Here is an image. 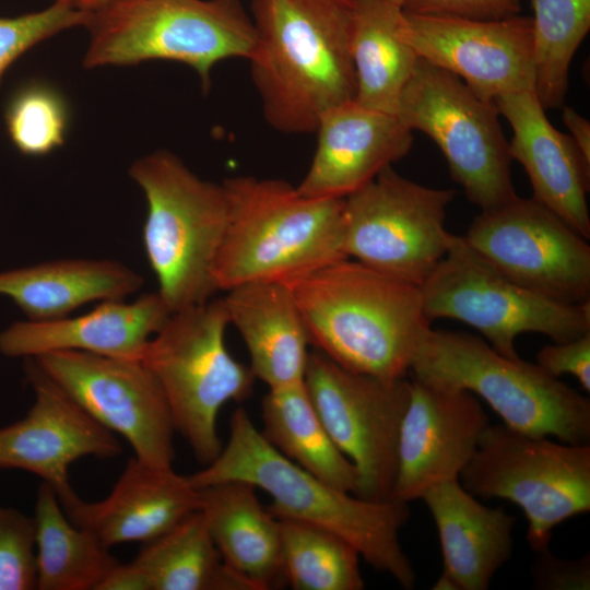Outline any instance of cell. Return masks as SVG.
I'll use <instances>...</instances> for the list:
<instances>
[{
	"label": "cell",
	"instance_id": "cell-1",
	"mask_svg": "<svg viewBox=\"0 0 590 590\" xmlns=\"http://www.w3.org/2000/svg\"><path fill=\"white\" fill-rule=\"evenodd\" d=\"M249 13L250 75L273 129L315 132L327 110L355 99V0H252Z\"/></svg>",
	"mask_w": 590,
	"mask_h": 590
},
{
	"label": "cell",
	"instance_id": "cell-2",
	"mask_svg": "<svg viewBox=\"0 0 590 590\" xmlns=\"http://www.w3.org/2000/svg\"><path fill=\"white\" fill-rule=\"evenodd\" d=\"M187 477L194 488L248 482L270 495L267 508L275 518L335 533L402 588L415 585V571L399 539L411 516L409 504L364 499L315 476L278 451L243 408L232 415L229 438L220 455Z\"/></svg>",
	"mask_w": 590,
	"mask_h": 590
},
{
	"label": "cell",
	"instance_id": "cell-3",
	"mask_svg": "<svg viewBox=\"0 0 590 590\" xmlns=\"http://www.w3.org/2000/svg\"><path fill=\"white\" fill-rule=\"evenodd\" d=\"M283 282L319 352L349 370L384 380L410 373L430 329L420 286L351 258Z\"/></svg>",
	"mask_w": 590,
	"mask_h": 590
},
{
	"label": "cell",
	"instance_id": "cell-4",
	"mask_svg": "<svg viewBox=\"0 0 590 590\" xmlns=\"http://www.w3.org/2000/svg\"><path fill=\"white\" fill-rule=\"evenodd\" d=\"M227 227L216 255L217 291L255 281H286L347 258L344 198H309L276 178L222 181Z\"/></svg>",
	"mask_w": 590,
	"mask_h": 590
},
{
	"label": "cell",
	"instance_id": "cell-5",
	"mask_svg": "<svg viewBox=\"0 0 590 590\" xmlns=\"http://www.w3.org/2000/svg\"><path fill=\"white\" fill-rule=\"evenodd\" d=\"M148 213L143 245L172 312L212 298L213 267L228 222L223 184L200 178L168 150L146 154L129 168Z\"/></svg>",
	"mask_w": 590,
	"mask_h": 590
},
{
	"label": "cell",
	"instance_id": "cell-6",
	"mask_svg": "<svg viewBox=\"0 0 590 590\" xmlns=\"http://www.w3.org/2000/svg\"><path fill=\"white\" fill-rule=\"evenodd\" d=\"M85 28V68L177 61L197 72L204 91L213 67L249 60L257 38L240 0H110L91 12Z\"/></svg>",
	"mask_w": 590,
	"mask_h": 590
},
{
	"label": "cell",
	"instance_id": "cell-7",
	"mask_svg": "<svg viewBox=\"0 0 590 590\" xmlns=\"http://www.w3.org/2000/svg\"><path fill=\"white\" fill-rule=\"evenodd\" d=\"M410 373L441 387L480 396L503 424L520 433L554 436L564 444L590 440V401L538 364L508 358L483 339L429 329Z\"/></svg>",
	"mask_w": 590,
	"mask_h": 590
},
{
	"label": "cell",
	"instance_id": "cell-8",
	"mask_svg": "<svg viewBox=\"0 0 590 590\" xmlns=\"http://www.w3.org/2000/svg\"><path fill=\"white\" fill-rule=\"evenodd\" d=\"M228 324L223 298L174 311L141 358L162 388L176 432L203 465L223 448L217 434L221 408L247 399L256 379L229 354Z\"/></svg>",
	"mask_w": 590,
	"mask_h": 590
},
{
	"label": "cell",
	"instance_id": "cell-9",
	"mask_svg": "<svg viewBox=\"0 0 590 590\" xmlns=\"http://www.w3.org/2000/svg\"><path fill=\"white\" fill-rule=\"evenodd\" d=\"M426 318H450L480 331L499 354L519 358L526 332L566 342L590 332V302L565 304L531 292L500 273L465 238L451 235L445 257L420 286Z\"/></svg>",
	"mask_w": 590,
	"mask_h": 590
},
{
	"label": "cell",
	"instance_id": "cell-10",
	"mask_svg": "<svg viewBox=\"0 0 590 590\" xmlns=\"http://www.w3.org/2000/svg\"><path fill=\"white\" fill-rule=\"evenodd\" d=\"M459 481L475 497L519 506L529 523L527 541L539 552L550 548L555 527L590 509V446L489 424Z\"/></svg>",
	"mask_w": 590,
	"mask_h": 590
},
{
	"label": "cell",
	"instance_id": "cell-11",
	"mask_svg": "<svg viewBox=\"0 0 590 590\" xmlns=\"http://www.w3.org/2000/svg\"><path fill=\"white\" fill-rule=\"evenodd\" d=\"M397 116L410 130L422 131L436 143L452 179L481 211L518 196L509 142L495 104L480 98L457 75L418 58Z\"/></svg>",
	"mask_w": 590,
	"mask_h": 590
},
{
	"label": "cell",
	"instance_id": "cell-12",
	"mask_svg": "<svg viewBox=\"0 0 590 590\" xmlns=\"http://www.w3.org/2000/svg\"><path fill=\"white\" fill-rule=\"evenodd\" d=\"M453 189L426 187L392 166L344 198L343 245L347 258L421 286L448 251L446 229Z\"/></svg>",
	"mask_w": 590,
	"mask_h": 590
},
{
	"label": "cell",
	"instance_id": "cell-13",
	"mask_svg": "<svg viewBox=\"0 0 590 590\" xmlns=\"http://www.w3.org/2000/svg\"><path fill=\"white\" fill-rule=\"evenodd\" d=\"M304 384L329 436L356 469L355 495L391 500L411 380L355 373L318 351L309 354Z\"/></svg>",
	"mask_w": 590,
	"mask_h": 590
},
{
	"label": "cell",
	"instance_id": "cell-14",
	"mask_svg": "<svg viewBox=\"0 0 590 590\" xmlns=\"http://www.w3.org/2000/svg\"><path fill=\"white\" fill-rule=\"evenodd\" d=\"M464 236L520 286L559 303L590 302L587 239L532 197L481 211Z\"/></svg>",
	"mask_w": 590,
	"mask_h": 590
},
{
	"label": "cell",
	"instance_id": "cell-15",
	"mask_svg": "<svg viewBox=\"0 0 590 590\" xmlns=\"http://www.w3.org/2000/svg\"><path fill=\"white\" fill-rule=\"evenodd\" d=\"M93 420L125 438L139 460L173 467L176 432L161 386L141 361L81 351L32 357Z\"/></svg>",
	"mask_w": 590,
	"mask_h": 590
},
{
	"label": "cell",
	"instance_id": "cell-16",
	"mask_svg": "<svg viewBox=\"0 0 590 590\" xmlns=\"http://www.w3.org/2000/svg\"><path fill=\"white\" fill-rule=\"evenodd\" d=\"M403 13L404 37L418 58L457 75L480 98L494 103L506 94L534 91L530 16L472 21Z\"/></svg>",
	"mask_w": 590,
	"mask_h": 590
},
{
	"label": "cell",
	"instance_id": "cell-17",
	"mask_svg": "<svg viewBox=\"0 0 590 590\" xmlns=\"http://www.w3.org/2000/svg\"><path fill=\"white\" fill-rule=\"evenodd\" d=\"M24 374L34 391V402L23 418L0 427V468L37 475L62 502L76 494L69 479L72 463L84 457H118L122 446L34 358H24Z\"/></svg>",
	"mask_w": 590,
	"mask_h": 590
},
{
	"label": "cell",
	"instance_id": "cell-18",
	"mask_svg": "<svg viewBox=\"0 0 590 590\" xmlns=\"http://www.w3.org/2000/svg\"><path fill=\"white\" fill-rule=\"evenodd\" d=\"M488 425L473 393L412 377L390 499L409 504L432 486L459 479Z\"/></svg>",
	"mask_w": 590,
	"mask_h": 590
},
{
	"label": "cell",
	"instance_id": "cell-19",
	"mask_svg": "<svg viewBox=\"0 0 590 590\" xmlns=\"http://www.w3.org/2000/svg\"><path fill=\"white\" fill-rule=\"evenodd\" d=\"M310 166L296 187L309 198H346L412 149L413 131L399 117L355 99L327 110Z\"/></svg>",
	"mask_w": 590,
	"mask_h": 590
},
{
	"label": "cell",
	"instance_id": "cell-20",
	"mask_svg": "<svg viewBox=\"0 0 590 590\" xmlns=\"http://www.w3.org/2000/svg\"><path fill=\"white\" fill-rule=\"evenodd\" d=\"M60 504L72 523L110 548L156 539L200 510L201 499L199 489L173 467L151 465L133 456L102 500L85 502L74 494Z\"/></svg>",
	"mask_w": 590,
	"mask_h": 590
},
{
	"label": "cell",
	"instance_id": "cell-21",
	"mask_svg": "<svg viewBox=\"0 0 590 590\" xmlns=\"http://www.w3.org/2000/svg\"><path fill=\"white\" fill-rule=\"evenodd\" d=\"M170 314L158 292L141 294L132 302L104 300L76 317L11 323L0 332V353L24 359L54 351H81L141 361Z\"/></svg>",
	"mask_w": 590,
	"mask_h": 590
},
{
	"label": "cell",
	"instance_id": "cell-22",
	"mask_svg": "<svg viewBox=\"0 0 590 590\" xmlns=\"http://www.w3.org/2000/svg\"><path fill=\"white\" fill-rule=\"evenodd\" d=\"M494 104L511 127L510 155L524 168L532 198L588 240L590 163L570 135L548 121L534 91L506 94Z\"/></svg>",
	"mask_w": 590,
	"mask_h": 590
},
{
	"label": "cell",
	"instance_id": "cell-23",
	"mask_svg": "<svg viewBox=\"0 0 590 590\" xmlns=\"http://www.w3.org/2000/svg\"><path fill=\"white\" fill-rule=\"evenodd\" d=\"M438 531L444 570L456 590H486L510 558L516 518L503 507L481 504L453 479L421 497Z\"/></svg>",
	"mask_w": 590,
	"mask_h": 590
},
{
	"label": "cell",
	"instance_id": "cell-24",
	"mask_svg": "<svg viewBox=\"0 0 590 590\" xmlns=\"http://www.w3.org/2000/svg\"><path fill=\"white\" fill-rule=\"evenodd\" d=\"M223 302L248 350L255 378L269 389L303 382L310 343L288 285L247 282L229 288Z\"/></svg>",
	"mask_w": 590,
	"mask_h": 590
},
{
	"label": "cell",
	"instance_id": "cell-25",
	"mask_svg": "<svg viewBox=\"0 0 590 590\" xmlns=\"http://www.w3.org/2000/svg\"><path fill=\"white\" fill-rule=\"evenodd\" d=\"M197 489L200 510L225 565L250 590L285 583L280 522L258 499L257 487L225 481Z\"/></svg>",
	"mask_w": 590,
	"mask_h": 590
},
{
	"label": "cell",
	"instance_id": "cell-26",
	"mask_svg": "<svg viewBox=\"0 0 590 590\" xmlns=\"http://www.w3.org/2000/svg\"><path fill=\"white\" fill-rule=\"evenodd\" d=\"M142 284L140 273L111 259H56L0 272V295L34 321L63 318L93 302L125 299Z\"/></svg>",
	"mask_w": 590,
	"mask_h": 590
},
{
	"label": "cell",
	"instance_id": "cell-27",
	"mask_svg": "<svg viewBox=\"0 0 590 590\" xmlns=\"http://www.w3.org/2000/svg\"><path fill=\"white\" fill-rule=\"evenodd\" d=\"M402 7L388 0H355L351 54L355 101L394 114L418 56L403 34Z\"/></svg>",
	"mask_w": 590,
	"mask_h": 590
},
{
	"label": "cell",
	"instance_id": "cell-28",
	"mask_svg": "<svg viewBox=\"0 0 590 590\" xmlns=\"http://www.w3.org/2000/svg\"><path fill=\"white\" fill-rule=\"evenodd\" d=\"M261 417V433L278 451L322 481L356 494V469L329 436L304 381L269 389Z\"/></svg>",
	"mask_w": 590,
	"mask_h": 590
},
{
	"label": "cell",
	"instance_id": "cell-29",
	"mask_svg": "<svg viewBox=\"0 0 590 590\" xmlns=\"http://www.w3.org/2000/svg\"><path fill=\"white\" fill-rule=\"evenodd\" d=\"M38 590H97L119 560L93 533L66 515L55 489L42 482L35 503Z\"/></svg>",
	"mask_w": 590,
	"mask_h": 590
},
{
	"label": "cell",
	"instance_id": "cell-30",
	"mask_svg": "<svg viewBox=\"0 0 590 590\" xmlns=\"http://www.w3.org/2000/svg\"><path fill=\"white\" fill-rule=\"evenodd\" d=\"M132 562L151 590H250L223 562L201 510L144 543Z\"/></svg>",
	"mask_w": 590,
	"mask_h": 590
},
{
	"label": "cell",
	"instance_id": "cell-31",
	"mask_svg": "<svg viewBox=\"0 0 590 590\" xmlns=\"http://www.w3.org/2000/svg\"><path fill=\"white\" fill-rule=\"evenodd\" d=\"M535 95L545 110L565 104L569 68L590 30V0H532Z\"/></svg>",
	"mask_w": 590,
	"mask_h": 590
},
{
	"label": "cell",
	"instance_id": "cell-32",
	"mask_svg": "<svg viewBox=\"0 0 590 590\" xmlns=\"http://www.w3.org/2000/svg\"><path fill=\"white\" fill-rule=\"evenodd\" d=\"M282 564L295 590H362L359 554L347 541L322 528L279 519Z\"/></svg>",
	"mask_w": 590,
	"mask_h": 590
},
{
	"label": "cell",
	"instance_id": "cell-33",
	"mask_svg": "<svg viewBox=\"0 0 590 590\" xmlns=\"http://www.w3.org/2000/svg\"><path fill=\"white\" fill-rule=\"evenodd\" d=\"M5 125L14 146L28 156H44L66 142L69 108L63 95L49 84L34 82L10 99Z\"/></svg>",
	"mask_w": 590,
	"mask_h": 590
},
{
	"label": "cell",
	"instance_id": "cell-34",
	"mask_svg": "<svg viewBox=\"0 0 590 590\" xmlns=\"http://www.w3.org/2000/svg\"><path fill=\"white\" fill-rule=\"evenodd\" d=\"M90 12L60 2L14 17L0 16V80L24 52L63 31L86 25Z\"/></svg>",
	"mask_w": 590,
	"mask_h": 590
},
{
	"label": "cell",
	"instance_id": "cell-35",
	"mask_svg": "<svg viewBox=\"0 0 590 590\" xmlns=\"http://www.w3.org/2000/svg\"><path fill=\"white\" fill-rule=\"evenodd\" d=\"M36 588L34 517L0 505V590Z\"/></svg>",
	"mask_w": 590,
	"mask_h": 590
},
{
	"label": "cell",
	"instance_id": "cell-36",
	"mask_svg": "<svg viewBox=\"0 0 590 590\" xmlns=\"http://www.w3.org/2000/svg\"><path fill=\"white\" fill-rule=\"evenodd\" d=\"M523 0H404L403 11L418 15L497 21L519 15Z\"/></svg>",
	"mask_w": 590,
	"mask_h": 590
},
{
	"label": "cell",
	"instance_id": "cell-37",
	"mask_svg": "<svg viewBox=\"0 0 590 590\" xmlns=\"http://www.w3.org/2000/svg\"><path fill=\"white\" fill-rule=\"evenodd\" d=\"M531 566L533 585L540 590H589L590 554L567 559L555 556L550 548L534 552Z\"/></svg>",
	"mask_w": 590,
	"mask_h": 590
},
{
	"label": "cell",
	"instance_id": "cell-38",
	"mask_svg": "<svg viewBox=\"0 0 590 590\" xmlns=\"http://www.w3.org/2000/svg\"><path fill=\"white\" fill-rule=\"evenodd\" d=\"M536 364L558 378L571 375L585 391H590V332L566 342H554L540 349Z\"/></svg>",
	"mask_w": 590,
	"mask_h": 590
},
{
	"label": "cell",
	"instance_id": "cell-39",
	"mask_svg": "<svg viewBox=\"0 0 590 590\" xmlns=\"http://www.w3.org/2000/svg\"><path fill=\"white\" fill-rule=\"evenodd\" d=\"M97 590H151V585L142 569L133 562H119L106 575Z\"/></svg>",
	"mask_w": 590,
	"mask_h": 590
},
{
	"label": "cell",
	"instance_id": "cell-40",
	"mask_svg": "<svg viewBox=\"0 0 590 590\" xmlns=\"http://www.w3.org/2000/svg\"><path fill=\"white\" fill-rule=\"evenodd\" d=\"M562 118L570 132V138L582 156L590 163V122L574 108L563 106Z\"/></svg>",
	"mask_w": 590,
	"mask_h": 590
},
{
	"label": "cell",
	"instance_id": "cell-41",
	"mask_svg": "<svg viewBox=\"0 0 590 590\" xmlns=\"http://www.w3.org/2000/svg\"><path fill=\"white\" fill-rule=\"evenodd\" d=\"M51 1L60 2L73 9L91 13L99 9L101 7H103L110 0H51Z\"/></svg>",
	"mask_w": 590,
	"mask_h": 590
},
{
	"label": "cell",
	"instance_id": "cell-42",
	"mask_svg": "<svg viewBox=\"0 0 590 590\" xmlns=\"http://www.w3.org/2000/svg\"><path fill=\"white\" fill-rule=\"evenodd\" d=\"M388 1H390V2H392V3H396V4L400 5V7H402L404 0H388Z\"/></svg>",
	"mask_w": 590,
	"mask_h": 590
}]
</instances>
